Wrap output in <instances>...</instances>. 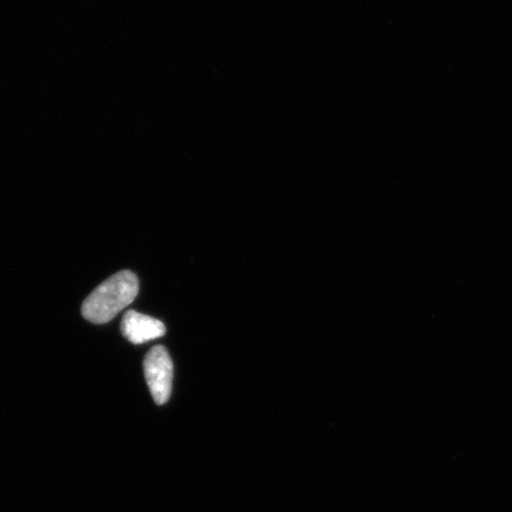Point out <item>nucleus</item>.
Listing matches in <instances>:
<instances>
[{
    "instance_id": "f257e3e1",
    "label": "nucleus",
    "mask_w": 512,
    "mask_h": 512,
    "mask_svg": "<svg viewBox=\"0 0 512 512\" xmlns=\"http://www.w3.org/2000/svg\"><path fill=\"white\" fill-rule=\"evenodd\" d=\"M139 292V280L131 271L112 275L89 294L82 305V316L94 324H106L133 303Z\"/></svg>"
},
{
    "instance_id": "f03ea898",
    "label": "nucleus",
    "mask_w": 512,
    "mask_h": 512,
    "mask_svg": "<svg viewBox=\"0 0 512 512\" xmlns=\"http://www.w3.org/2000/svg\"><path fill=\"white\" fill-rule=\"evenodd\" d=\"M144 373L152 398L155 399L157 405H164L169 401L171 395L174 364H172L168 350L163 345H157L146 355Z\"/></svg>"
},
{
    "instance_id": "7ed1b4c3",
    "label": "nucleus",
    "mask_w": 512,
    "mask_h": 512,
    "mask_svg": "<svg viewBox=\"0 0 512 512\" xmlns=\"http://www.w3.org/2000/svg\"><path fill=\"white\" fill-rule=\"evenodd\" d=\"M121 332L131 343L143 344L163 337L166 329L158 319L137 311H128L121 323Z\"/></svg>"
}]
</instances>
